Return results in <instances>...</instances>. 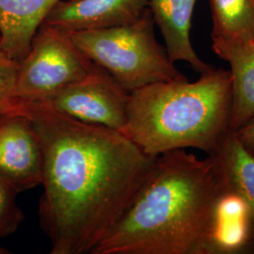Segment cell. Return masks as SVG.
I'll use <instances>...</instances> for the list:
<instances>
[{
  "label": "cell",
  "instance_id": "6da1fadb",
  "mask_svg": "<svg viewBox=\"0 0 254 254\" xmlns=\"http://www.w3.org/2000/svg\"><path fill=\"white\" fill-rule=\"evenodd\" d=\"M44 154L40 225L51 254H92L154 169L121 131L86 124L41 103L21 101Z\"/></svg>",
  "mask_w": 254,
  "mask_h": 254
},
{
  "label": "cell",
  "instance_id": "7a4b0ae2",
  "mask_svg": "<svg viewBox=\"0 0 254 254\" xmlns=\"http://www.w3.org/2000/svg\"><path fill=\"white\" fill-rule=\"evenodd\" d=\"M224 184L212 156L159 154L123 217L91 254H205Z\"/></svg>",
  "mask_w": 254,
  "mask_h": 254
},
{
  "label": "cell",
  "instance_id": "3957f363",
  "mask_svg": "<svg viewBox=\"0 0 254 254\" xmlns=\"http://www.w3.org/2000/svg\"><path fill=\"white\" fill-rule=\"evenodd\" d=\"M230 72L213 68L197 81L187 76L131 91L121 131L146 154L193 148L214 154L231 130Z\"/></svg>",
  "mask_w": 254,
  "mask_h": 254
},
{
  "label": "cell",
  "instance_id": "277c9868",
  "mask_svg": "<svg viewBox=\"0 0 254 254\" xmlns=\"http://www.w3.org/2000/svg\"><path fill=\"white\" fill-rule=\"evenodd\" d=\"M154 25L148 7L131 24L69 33L93 64L106 70L130 93L150 84L186 76L170 60L165 46L156 40Z\"/></svg>",
  "mask_w": 254,
  "mask_h": 254
},
{
  "label": "cell",
  "instance_id": "5b68a950",
  "mask_svg": "<svg viewBox=\"0 0 254 254\" xmlns=\"http://www.w3.org/2000/svg\"><path fill=\"white\" fill-rule=\"evenodd\" d=\"M94 64L74 44L69 32L43 24L27 56L19 62L14 99L44 103L86 76Z\"/></svg>",
  "mask_w": 254,
  "mask_h": 254
},
{
  "label": "cell",
  "instance_id": "8992f818",
  "mask_svg": "<svg viewBox=\"0 0 254 254\" xmlns=\"http://www.w3.org/2000/svg\"><path fill=\"white\" fill-rule=\"evenodd\" d=\"M128 95L106 70L94 64L86 76L41 104L83 123L122 131L127 125Z\"/></svg>",
  "mask_w": 254,
  "mask_h": 254
},
{
  "label": "cell",
  "instance_id": "52a82bcc",
  "mask_svg": "<svg viewBox=\"0 0 254 254\" xmlns=\"http://www.w3.org/2000/svg\"><path fill=\"white\" fill-rule=\"evenodd\" d=\"M44 154L32 121L22 110L0 117V176L19 193L42 185Z\"/></svg>",
  "mask_w": 254,
  "mask_h": 254
},
{
  "label": "cell",
  "instance_id": "ba28073f",
  "mask_svg": "<svg viewBox=\"0 0 254 254\" xmlns=\"http://www.w3.org/2000/svg\"><path fill=\"white\" fill-rule=\"evenodd\" d=\"M149 7V0H61L43 24L67 32L131 24Z\"/></svg>",
  "mask_w": 254,
  "mask_h": 254
},
{
  "label": "cell",
  "instance_id": "9c48e42d",
  "mask_svg": "<svg viewBox=\"0 0 254 254\" xmlns=\"http://www.w3.org/2000/svg\"><path fill=\"white\" fill-rule=\"evenodd\" d=\"M254 254V220L245 200L224 185L215 209L205 254Z\"/></svg>",
  "mask_w": 254,
  "mask_h": 254
},
{
  "label": "cell",
  "instance_id": "30bf717a",
  "mask_svg": "<svg viewBox=\"0 0 254 254\" xmlns=\"http://www.w3.org/2000/svg\"><path fill=\"white\" fill-rule=\"evenodd\" d=\"M197 0H149L154 24L159 27L170 60L185 62L197 73L214 67L196 53L190 40L191 24Z\"/></svg>",
  "mask_w": 254,
  "mask_h": 254
},
{
  "label": "cell",
  "instance_id": "8fae6325",
  "mask_svg": "<svg viewBox=\"0 0 254 254\" xmlns=\"http://www.w3.org/2000/svg\"><path fill=\"white\" fill-rule=\"evenodd\" d=\"M214 52L230 65L234 132L254 116V41L213 40Z\"/></svg>",
  "mask_w": 254,
  "mask_h": 254
},
{
  "label": "cell",
  "instance_id": "7c38bea8",
  "mask_svg": "<svg viewBox=\"0 0 254 254\" xmlns=\"http://www.w3.org/2000/svg\"><path fill=\"white\" fill-rule=\"evenodd\" d=\"M61 0H0V52L21 62L46 16Z\"/></svg>",
  "mask_w": 254,
  "mask_h": 254
},
{
  "label": "cell",
  "instance_id": "4fadbf2b",
  "mask_svg": "<svg viewBox=\"0 0 254 254\" xmlns=\"http://www.w3.org/2000/svg\"><path fill=\"white\" fill-rule=\"evenodd\" d=\"M209 156L218 165L224 185L245 200L254 224V154L249 152L231 131L218 150Z\"/></svg>",
  "mask_w": 254,
  "mask_h": 254
},
{
  "label": "cell",
  "instance_id": "5bb4252c",
  "mask_svg": "<svg viewBox=\"0 0 254 254\" xmlns=\"http://www.w3.org/2000/svg\"><path fill=\"white\" fill-rule=\"evenodd\" d=\"M213 40L254 41V0H210Z\"/></svg>",
  "mask_w": 254,
  "mask_h": 254
},
{
  "label": "cell",
  "instance_id": "9a60e30c",
  "mask_svg": "<svg viewBox=\"0 0 254 254\" xmlns=\"http://www.w3.org/2000/svg\"><path fill=\"white\" fill-rule=\"evenodd\" d=\"M17 190L0 176V239L14 234L24 220L16 201Z\"/></svg>",
  "mask_w": 254,
  "mask_h": 254
},
{
  "label": "cell",
  "instance_id": "2e32d148",
  "mask_svg": "<svg viewBox=\"0 0 254 254\" xmlns=\"http://www.w3.org/2000/svg\"><path fill=\"white\" fill-rule=\"evenodd\" d=\"M18 64L0 52V108L14 107L19 103L12 96Z\"/></svg>",
  "mask_w": 254,
  "mask_h": 254
},
{
  "label": "cell",
  "instance_id": "e0dca14e",
  "mask_svg": "<svg viewBox=\"0 0 254 254\" xmlns=\"http://www.w3.org/2000/svg\"><path fill=\"white\" fill-rule=\"evenodd\" d=\"M234 133L239 142L254 154V116Z\"/></svg>",
  "mask_w": 254,
  "mask_h": 254
},
{
  "label": "cell",
  "instance_id": "ac0fdd59",
  "mask_svg": "<svg viewBox=\"0 0 254 254\" xmlns=\"http://www.w3.org/2000/svg\"><path fill=\"white\" fill-rule=\"evenodd\" d=\"M20 108V101H19L18 104L14 107H10V108H0V117L5 114V113H8L10 111H14V110H17Z\"/></svg>",
  "mask_w": 254,
  "mask_h": 254
},
{
  "label": "cell",
  "instance_id": "d6986e66",
  "mask_svg": "<svg viewBox=\"0 0 254 254\" xmlns=\"http://www.w3.org/2000/svg\"><path fill=\"white\" fill-rule=\"evenodd\" d=\"M10 254V252H9V250H7V249H5V248H3L2 246L0 245V254Z\"/></svg>",
  "mask_w": 254,
  "mask_h": 254
},
{
  "label": "cell",
  "instance_id": "ffe728a7",
  "mask_svg": "<svg viewBox=\"0 0 254 254\" xmlns=\"http://www.w3.org/2000/svg\"><path fill=\"white\" fill-rule=\"evenodd\" d=\"M0 39H1V35H0Z\"/></svg>",
  "mask_w": 254,
  "mask_h": 254
}]
</instances>
